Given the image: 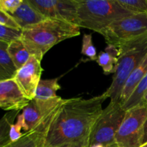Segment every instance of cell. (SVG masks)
<instances>
[{"instance_id": "cb8c5ba5", "label": "cell", "mask_w": 147, "mask_h": 147, "mask_svg": "<svg viewBox=\"0 0 147 147\" xmlns=\"http://www.w3.org/2000/svg\"><path fill=\"white\" fill-rule=\"evenodd\" d=\"M0 24L9 28L21 30L10 14L0 9Z\"/></svg>"}, {"instance_id": "2e32d148", "label": "cell", "mask_w": 147, "mask_h": 147, "mask_svg": "<svg viewBox=\"0 0 147 147\" xmlns=\"http://www.w3.org/2000/svg\"><path fill=\"white\" fill-rule=\"evenodd\" d=\"M7 52L17 70L28 61L31 56L20 40L10 42L7 47Z\"/></svg>"}, {"instance_id": "44dd1931", "label": "cell", "mask_w": 147, "mask_h": 147, "mask_svg": "<svg viewBox=\"0 0 147 147\" xmlns=\"http://www.w3.org/2000/svg\"><path fill=\"white\" fill-rule=\"evenodd\" d=\"M22 30L9 28L0 24V40L9 43L14 40H20Z\"/></svg>"}, {"instance_id": "7c38bea8", "label": "cell", "mask_w": 147, "mask_h": 147, "mask_svg": "<svg viewBox=\"0 0 147 147\" xmlns=\"http://www.w3.org/2000/svg\"><path fill=\"white\" fill-rule=\"evenodd\" d=\"M54 113L35 129L25 133L18 140L11 142L5 147H42L46 131Z\"/></svg>"}, {"instance_id": "d4e9b609", "label": "cell", "mask_w": 147, "mask_h": 147, "mask_svg": "<svg viewBox=\"0 0 147 147\" xmlns=\"http://www.w3.org/2000/svg\"><path fill=\"white\" fill-rule=\"evenodd\" d=\"M147 142V119L144 126V140L143 144H145Z\"/></svg>"}, {"instance_id": "6da1fadb", "label": "cell", "mask_w": 147, "mask_h": 147, "mask_svg": "<svg viewBox=\"0 0 147 147\" xmlns=\"http://www.w3.org/2000/svg\"><path fill=\"white\" fill-rule=\"evenodd\" d=\"M107 98L105 92L88 99H64L52 117L42 147H89L92 130Z\"/></svg>"}, {"instance_id": "603a6c76", "label": "cell", "mask_w": 147, "mask_h": 147, "mask_svg": "<svg viewBox=\"0 0 147 147\" xmlns=\"http://www.w3.org/2000/svg\"><path fill=\"white\" fill-rule=\"evenodd\" d=\"M23 0H0V9L9 14H11L17 9Z\"/></svg>"}, {"instance_id": "5bb4252c", "label": "cell", "mask_w": 147, "mask_h": 147, "mask_svg": "<svg viewBox=\"0 0 147 147\" xmlns=\"http://www.w3.org/2000/svg\"><path fill=\"white\" fill-rule=\"evenodd\" d=\"M60 88L57 78L41 79L34 99L40 101H47L56 98L59 96L57 95V91Z\"/></svg>"}, {"instance_id": "7402d4cb", "label": "cell", "mask_w": 147, "mask_h": 147, "mask_svg": "<svg viewBox=\"0 0 147 147\" xmlns=\"http://www.w3.org/2000/svg\"><path fill=\"white\" fill-rule=\"evenodd\" d=\"M24 119H23V116L21 113L17 116V122L13 123L10 128L9 137L11 142L18 140L22 136H24V134L22 133V129H23V131H24Z\"/></svg>"}, {"instance_id": "7a4b0ae2", "label": "cell", "mask_w": 147, "mask_h": 147, "mask_svg": "<svg viewBox=\"0 0 147 147\" xmlns=\"http://www.w3.org/2000/svg\"><path fill=\"white\" fill-rule=\"evenodd\" d=\"M80 34L78 26L62 20L46 19L22 30L20 40L31 55L42 60L53 46Z\"/></svg>"}, {"instance_id": "9a60e30c", "label": "cell", "mask_w": 147, "mask_h": 147, "mask_svg": "<svg viewBox=\"0 0 147 147\" xmlns=\"http://www.w3.org/2000/svg\"><path fill=\"white\" fill-rule=\"evenodd\" d=\"M8 45L0 40V82L14 79L17 71L7 52Z\"/></svg>"}, {"instance_id": "83f0119b", "label": "cell", "mask_w": 147, "mask_h": 147, "mask_svg": "<svg viewBox=\"0 0 147 147\" xmlns=\"http://www.w3.org/2000/svg\"><path fill=\"white\" fill-rule=\"evenodd\" d=\"M140 147H147V142L145 144H142Z\"/></svg>"}, {"instance_id": "e0dca14e", "label": "cell", "mask_w": 147, "mask_h": 147, "mask_svg": "<svg viewBox=\"0 0 147 147\" xmlns=\"http://www.w3.org/2000/svg\"><path fill=\"white\" fill-rule=\"evenodd\" d=\"M20 111H8L0 119V147H5L11 142L9 137L10 128L20 114Z\"/></svg>"}, {"instance_id": "484cf974", "label": "cell", "mask_w": 147, "mask_h": 147, "mask_svg": "<svg viewBox=\"0 0 147 147\" xmlns=\"http://www.w3.org/2000/svg\"><path fill=\"white\" fill-rule=\"evenodd\" d=\"M144 102L147 103V92L146 93V94H145L144 98Z\"/></svg>"}, {"instance_id": "d6986e66", "label": "cell", "mask_w": 147, "mask_h": 147, "mask_svg": "<svg viewBox=\"0 0 147 147\" xmlns=\"http://www.w3.org/2000/svg\"><path fill=\"white\" fill-rule=\"evenodd\" d=\"M119 5L132 14H147V0H117Z\"/></svg>"}, {"instance_id": "4316f807", "label": "cell", "mask_w": 147, "mask_h": 147, "mask_svg": "<svg viewBox=\"0 0 147 147\" xmlns=\"http://www.w3.org/2000/svg\"><path fill=\"white\" fill-rule=\"evenodd\" d=\"M90 147H103V146H101V145L97 144V145H93V146H90Z\"/></svg>"}, {"instance_id": "277c9868", "label": "cell", "mask_w": 147, "mask_h": 147, "mask_svg": "<svg viewBox=\"0 0 147 147\" xmlns=\"http://www.w3.org/2000/svg\"><path fill=\"white\" fill-rule=\"evenodd\" d=\"M126 111L119 102L106 106L96 121L90 137V145L116 147V135L126 115Z\"/></svg>"}, {"instance_id": "9c48e42d", "label": "cell", "mask_w": 147, "mask_h": 147, "mask_svg": "<svg viewBox=\"0 0 147 147\" xmlns=\"http://www.w3.org/2000/svg\"><path fill=\"white\" fill-rule=\"evenodd\" d=\"M42 72L41 60L31 55L28 61L17 70L14 76V81L29 100H32L35 97L36 90L41 80Z\"/></svg>"}, {"instance_id": "ac0fdd59", "label": "cell", "mask_w": 147, "mask_h": 147, "mask_svg": "<svg viewBox=\"0 0 147 147\" xmlns=\"http://www.w3.org/2000/svg\"><path fill=\"white\" fill-rule=\"evenodd\" d=\"M147 92V74L139 83L134 91L124 103L123 108L126 111L129 110L144 102V98Z\"/></svg>"}, {"instance_id": "8fae6325", "label": "cell", "mask_w": 147, "mask_h": 147, "mask_svg": "<svg viewBox=\"0 0 147 147\" xmlns=\"http://www.w3.org/2000/svg\"><path fill=\"white\" fill-rule=\"evenodd\" d=\"M21 30L40 23L46 20L30 2L23 0L13 14H10Z\"/></svg>"}, {"instance_id": "4fadbf2b", "label": "cell", "mask_w": 147, "mask_h": 147, "mask_svg": "<svg viewBox=\"0 0 147 147\" xmlns=\"http://www.w3.org/2000/svg\"><path fill=\"white\" fill-rule=\"evenodd\" d=\"M119 61V50L116 47L108 45L104 51L98 55L96 62L102 67L105 75L114 74Z\"/></svg>"}, {"instance_id": "ba28073f", "label": "cell", "mask_w": 147, "mask_h": 147, "mask_svg": "<svg viewBox=\"0 0 147 147\" xmlns=\"http://www.w3.org/2000/svg\"><path fill=\"white\" fill-rule=\"evenodd\" d=\"M64 99L60 96L47 101L33 99L22 109V115L24 119V134L35 129L47 120L61 105Z\"/></svg>"}, {"instance_id": "ffe728a7", "label": "cell", "mask_w": 147, "mask_h": 147, "mask_svg": "<svg viewBox=\"0 0 147 147\" xmlns=\"http://www.w3.org/2000/svg\"><path fill=\"white\" fill-rule=\"evenodd\" d=\"M81 53L90 60H97V50L93 43L91 34H85L83 35Z\"/></svg>"}, {"instance_id": "30bf717a", "label": "cell", "mask_w": 147, "mask_h": 147, "mask_svg": "<svg viewBox=\"0 0 147 147\" xmlns=\"http://www.w3.org/2000/svg\"><path fill=\"white\" fill-rule=\"evenodd\" d=\"M14 79L0 82V109L7 111H21L29 104Z\"/></svg>"}, {"instance_id": "5b68a950", "label": "cell", "mask_w": 147, "mask_h": 147, "mask_svg": "<svg viewBox=\"0 0 147 147\" xmlns=\"http://www.w3.org/2000/svg\"><path fill=\"white\" fill-rule=\"evenodd\" d=\"M147 119V103L142 102L126 111L116 135V147H140L143 144L144 126Z\"/></svg>"}, {"instance_id": "3957f363", "label": "cell", "mask_w": 147, "mask_h": 147, "mask_svg": "<svg viewBox=\"0 0 147 147\" xmlns=\"http://www.w3.org/2000/svg\"><path fill=\"white\" fill-rule=\"evenodd\" d=\"M77 26L100 33L113 22L131 15L117 0H77Z\"/></svg>"}, {"instance_id": "52a82bcc", "label": "cell", "mask_w": 147, "mask_h": 147, "mask_svg": "<svg viewBox=\"0 0 147 147\" xmlns=\"http://www.w3.org/2000/svg\"><path fill=\"white\" fill-rule=\"evenodd\" d=\"M45 19L62 20L77 26V0H28Z\"/></svg>"}, {"instance_id": "8992f818", "label": "cell", "mask_w": 147, "mask_h": 147, "mask_svg": "<svg viewBox=\"0 0 147 147\" xmlns=\"http://www.w3.org/2000/svg\"><path fill=\"white\" fill-rule=\"evenodd\" d=\"M147 32V14H131L113 22L100 33L107 45H119Z\"/></svg>"}]
</instances>
